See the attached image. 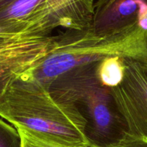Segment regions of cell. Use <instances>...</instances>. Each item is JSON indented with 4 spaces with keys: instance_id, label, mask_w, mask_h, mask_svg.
<instances>
[{
    "instance_id": "6da1fadb",
    "label": "cell",
    "mask_w": 147,
    "mask_h": 147,
    "mask_svg": "<svg viewBox=\"0 0 147 147\" xmlns=\"http://www.w3.org/2000/svg\"><path fill=\"white\" fill-rule=\"evenodd\" d=\"M0 118L67 147H95L78 109L55 98L45 85L25 73L13 79L0 96Z\"/></svg>"
},
{
    "instance_id": "7a4b0ae2",
    "label": "cell",
    "mask_w": 147,
    "mask_h": 147,
    "mask_svg": "<svg viewBox=\"0 0 147 147\" xmlns=\"http://www.w3.org/2000/svg\"><path fill=\"white\" fill-rule=\"evenodd\" d=\"M111 57L147 64V22L106 34H94L87 28L67 30L55 36L53 51L25 74L47 86L67 70Z\"/></svg>"
},
{
    "instance_id": "3957f363",
    "label": "cell",
    "mask_w": 147,
    "mask_h": 147,
    "mask_svg": "<svg viewBox=\"0 0 147 147\" xmlns=\"http://www.w3.org/2000/svg\"><path fill=\"white\" fill-rule=\"evenodd\" d=\"M99 62L65 72L47 85L59 101L76 106L87 121V136L95 147H112L126 135L111 88L98 74Z\"/></svg>"
},
{
    "instance_id": "277c9868",
    "label": "cell",
    "mask_w": 147,
    "mask_h": 147,
    "mask_svg": "<svg viewBox=\"0 0 147 147\" xmlns=\"http://www.w3.org/2000/svg\"><path fill=\"white\" fill-rule=\"evenodd\" d=\"M94 0H25L17 32L47 36L57 27L83 30L89 27Z\"/></svg>"
},
{
    "instance_id": "5b68a950",
    "label": "cell",
    "mask_w": 147,
    "mask_h": 147,
    "mask_svg": "<svg viewBox=\"0 0 147 147\" xmlns=\"http://www.w3.org/2000/svg\"><path fill=\"white\" fill-rule=\"evenodd\" d=\"M55 36L0 29V96L14 78L35 68L53 51Z\"/></svg>"
},
{
    "instance_id": "8992f818",
    "label": "cell",
    "mask_w": 147,
    "mask_h": 147,
    "mask_svg": "<svg viewBox=\"0 0 147 147\" xmlns=\"http://www.w3.org/2000/svg\"><path fill=\"white\" fill-rule=\"evenodd\" d=\"M121 82L110 88L126 134L147 140V64L123 59Z\"/></svg>"
},
{
    "instance_id": "52a82bcc",
    "label": "cell",
    "mask_w": 147,
    "mask_h": 147,
    "mask_svg": "<svg viewBox=\"0 0 147 147\" xmlns=\"http://www.w3.org/2000/svg\"><path fill=\"white\" fill-rule=\"evenodd\" d=\"M147 17V0H98L88 30L96 34L122 31Z\"/></svg>"
},
{
    "instance_id": "ba28073f",
    "label": "cell",
    "mask_w": 147,
    "mask_h": 147,
    "mask_svg": "<svg viewBox=\"0 0 147 147\" xmlns=\"http://www.w3.org/2000/svg\"><path fill=\"white\" fill-rule=\"evenodd\" d=\"M123 58L111 57L99 62L98 74L103 85L109 88L118 86L123 77Z\"/></svg>"
},
{
    "instance_id": "9c48e42d",
    "label": "cell",
    "mask_w": 147,
    "mask_h": 147,
    "mask_svg": "<svg viewBox=\"0 0 147 147\" xmlns=\"http://www.w3.org/2000/svg\"><path fill=\"white\" fill-rule=\"evenodd\" d=\"M16 129L21 139V147H67L23 128Z\"/></svg>"
},
{
    "instance_id": "30bf717a",
    "label": "cell",
    "mask_w": 147,
    "mask_h": 147,
    "mask_svg": "<svg viewBox=\"0 0 147 147\" xmlns=\"http://www.w3.org/2000/svg\"><path fill=\"white\" fill-rule=\"evenodd\" d=\"M0 147H21V139L17 129L0 118Z\"/></svg>"
},
{
    "instance_id": "8fae6325",
    "label": "cell",
    "mask_w": 147,
    "mask_h": 147,
    "mask_svg": "<svg viewBox=\"0 0 147 147\" xmlns=\"http://www.w3.org/2000/svg\"><path fill=\"white\" fill-rule=\"evenodd\" d=\"M112 147H147V140L126 134Z\"/></svg>"
},
{
    "instance_id": "7c38bea8",
    "label": "cell",
    "mask_w": 147,
    "mask_h": 147,
    "mask_svg": "<svg viewBox=\"0 0 147 147\" xmlns=\"http://www.w3.org/2000/svg\"><path fill=\"white\" fill-rule=\"evenodd\" d=\"M13 0H0V10L7 7L9 3H11Z\"/></svg>"
}]
</instances>
